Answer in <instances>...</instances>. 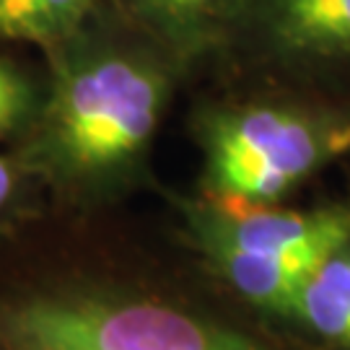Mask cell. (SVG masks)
<instances>
[{
    "instance_id": "8992f818",
    "label": "cell",
    "mask_w": 350,
    "mask_h": 350,
    "mask_svg": "<svg viewBox=\"0 0 350 350\" xmlns=\"http://www.w3.org/2000/svg\"><path fill=\"white\" fill-rule=\"evenodd\" d=\"M122 24L163 50L182 70L224 50L241 0H114Z\"/></svg>"
},
{
    "instance_id": "ba28073f",
    "label": "cell",
    "mask_w": 350,
    "mask_h": 350,
    "mask_svg": "<svg viewBox=\"0 0 350 350\" xmlns=\"http://www.w3.org/2000/svg\"><path fill=\"white\" fill-rule=\"evenodd\" d=\"M96 3L99 0H0V39L52 50L88 24Z\"/></svg>"
},
{
    "instance_id": "277c9868",
    "label": "cell",
    "mask_w": 350,
    "mask_h": 350,
    "mask_svg": "<svg viewBox=\"0 0 350 350\" xmlns=\"http://www.w3.org/2000/svg\"><path fill=\"white\" fill-rule=\"evenodd\" d=\"M192 133L202 159L200 189L247 202H286L350 156V104L265 83L205 104Z\"/></svg>"
},
{
    "instance_id": "5b68a950",
    "label": "cell",
    "mask_w": 350,
    "mask_h": 350,
    "mask_svg": "<svg viewBox=\"0 0 350 350\" xmlns=\"http://www.w3.org/2000/svg\"><path fill=\"white\" fill-rule=\"evenodd\" d=\"M221 52L265 83L350 104V0H241Z\"/></svg>"
},
{
    "instance_id": "7a4b0ae2",
    "label": "cell",
    "mask_w": 350,
    "mask_h": 350,
    "mask_svg": "<svg viewBox=\"0 0 350 350\" xmlns=\"http://www.w3.org/2000/svg\"><path fill=\"white\" fill-rule=\"evenodd\" d=\"M47 52L50 83L13 153L47 205H127L153 187L150 148L185 70L127 24H86Z\"/></svg>"
},
{
    "instance_id": "30bf717a",
    "label": "cell",
    "mask_w": 350,
    "mask_h": 350,
    "mask_svg": "<svg viewBox=\"0 0 350 350\" xmlns=\"http://www.w3.org/2000/svg\"><path fill=\"white\" fill-rule=\"evenodd\" d=\"M39 91L31 78L8 60H0V138L21 133L37 112Z\"/></svg>"
},
{
    "instance_id": "8fae6325",
    "label": "cell",
    "mask_w": 350,
    "mask_h": 350,
    "mask_svg": "<svg viewBox=\"0 0 350 350\" xmlns=\"http://www.w3.org/2000/svg\"><path fill=\"white\" fill-rule=\"evenodd\" d=\"M348 200H350V192H348Z\"/></svg>"
},
{
    "instance_id": "52a82bcc",
    "label": "cell",
    "mask_w": 350,
    "mask_h": 350,
    "mask_svg": "<svg viewBox=\"0 0 350 350\" xmlns=\"http://www.w3.org/2000/svg\"><path fill=\"white\" fill-rule=\"evenodd\" d=\"M291 327L325 350H350V239L304 280Z\"/></svg>"
},
{
    "instance_id": "6da1fadb",
    "label": "cell",
    "mask_w": 350,
    "mask_h": 350,
    "mask_svg": "<svg viewBox=\"0 0 350 350\" xmlns=\"http://www.w3.org/2000/svg\"><path fill=\"white\" fill-rule=\"evenodd\" d=\"M0 350H325L120 208L44 205L0 241Z\"/></svg>"
},
{
    "instance_id": "9c48e42d",
    "label": "cell",
    "mask_w": 350,
    "mask_h": 350,
    "mask_svg": "<svg viewBox=\"0 0 350 350\" xmlns=\"http://www.w3.org/2000/svg\"><path fill=\"white\" fill-rule=\"evenodd\" d=\"M47 205L44 192L16 153H0V241Z\"/></svg>"
},
{
    "instance_id": "3957f363",
    "label": "cell",
    "mask_w": 350,
    "mask_h": 350,
    "mask_svg": "<svg viewBox=\"0 0 350 350\" xmlns=\"http://www.w3.org/2000/svg\"><path fill=\"white\" fill-rule=\"evenodd\" d=\"M163 200L174 213V231L202 267L239 301L288 327L304 280L350 239L348 198L293 208L198 187L163 189Z\"/></svg>"
}]
</instances>
